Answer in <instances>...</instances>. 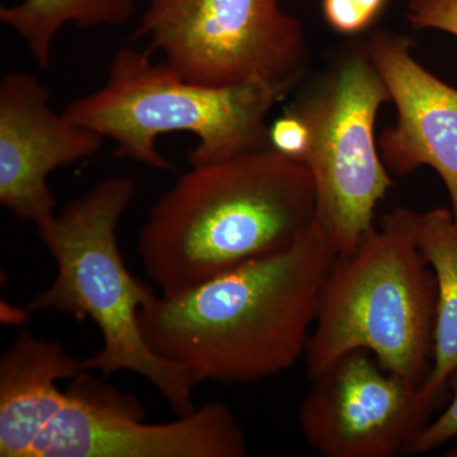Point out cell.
I'll use <instances>...</instances> for the list:
<instances>
[{
    "instance_id": "cell-12",
    "label": "cell",
    "mask_w": 457,
    "mask_h": 457,
    "mask_svg": "<svg viewBox=\"0 0 457 457\" xmlns=\"http://www.w3.org/2000/svg\"><path fill=\"white\" fill-rule=\"evenodd\" d=\"M84 371L56 341L23 330L0 360V456L31 457L36 442L65 404L59 381Z\"/></svg>"
},
{
    "instance_id": "cell-18",
    "label": "cell",
    "mask_w": 457,
    "mask_h": 457,
    "mask_svg": "<svg viewBox=\"0 0 457 457\" xmlns=\"http://www.w3.org/2000/svg\"><path fill=\"white\" fill-rule=\"evenodd\" d=\"M270 145L288 158L302 162L309 145V130L296 114L286 111L270 123Z\"/></svg>"
},
{
    "instance_id": "cell-10",
    "label": "cell",
    "mask_w": 457,
    "mask_h": 457,
    "mask_svg": "<svg viewBox=\"0 0 457 457\" xmlns=\"http://www.w3.org/2000/svg\"><path fill=\"white\" fill-rule=\"evenodd\" d=\"M65 393L31 457L248 456L245 431L224 403H206L174 422L145 423Z\"/></svg>"
},
{
    "instance_id": "cell-1",
    "label": "cell",
    "mask_w": 457,
    "mask_h": 457,
    "mask_svg": "<svg viewBox=\"0 0 457 457\" xmlns=\"http://www.w3.org/2000/svg\"><path fill=\"white\" fill-rule=\"evenodd\" d=\"M336 249L317 219L290 248L249 261L139 312L144 339L196 384H252L305 356Z\"/></svg>"
},
{
    "instance_id": "cell-6",
    "label": "cell",
    "mask_w": 457,
    "mask_h": 457,
    "mask_svg": "<svg viewBox=\"0 0 457 457\" xmlns=\"http://www.w3.org/2000/svg\"><path fill=\"white\" fill-rule=\"evenodd\" d=\"M389 90L365 42L345 47L299 98L285 108L303 120L309 145L302 163L315 187V219L338 257L374 227L375 210L394 186L375 135Z\"/></svg>"
},
{
    "instance_id": "cell-5",
    "label": "cell",
    "mask_w": 457,
    "mask_h": 457,
    "mask_svg": "<svg viewBox=\"0 0 457 457\" xmlns=\"http://www.w3.org/2000/svg\"><path fill=\"white\" fill-rule=\"evenodd\" d=\"M288 95L258 80L230 87L192 83L147 51L121 47L106 83L62 113L112 141L117 158L170 171L176 165L156 146L162 135L182 131L197 137L187 156L191 167L267 149L269 114Z\"/></svg>"
},
{
    "instance_id": "cell-2",
    "label": "cell",
    "mask_w": 457,
    "mask_h": 457,
    "mask_svg": "<svg viewBox=\"0 0 457 457\" xmlns=\"http://www.w3.org/2000/svg\"><path fill=\"white\" fill-rule=\"evenodd\" d=\"M315 219V187L302 162L273 147L191 167L141 228L137 252L163 295L286 251Z\"/></svg>"
},
{
    "instance_id": "cell-19",
    "label": "cell",
    "mask_w": 457,
    "mask_h": 457,
    "mask_svg": "<svg viewBox=\"0 0 457 457\" xmlns=\"http://www.w3.org/2000/svg\"><path fill=\"white\" fill-rule=\"evenodd\" d=\"M447 456L457 457V438L455 440V446H453V449L450 450V453H447Z\"/></svg>"
},
{
    "instance_id": "cell-17",
    "label": "cell",
    "mask_w": 457,
    "mask_h": 457,
    "mask_svg": "<svg viewBox=\"0 0 457 457\" xmlns=\"http://www.w3.org/2000/svg\"><path fill=\"white\" fill-rule=\"evenodd\" d=\"M407 20L416 29H437L457 37V0H408Z\"/></svg>"
},
{
    "instance_id": "cell-3",
    "label": "cell",
    "mask_w": 457,
    "mask_h": 457,
    "mask_svg": "<svg viewBox=\"0 0 457 457\" xmlns=\"http://www.w3.org/2000/svg\"><path fill=\"white\" fill-rule=\"evenodd\" d=\"M135 192L137 183L129 177L99 180L59 215L37 227L57 272L53 284L33 297L27 309L92 320L101 330L104 347L82 360L84 371L143 376L179 417L186 416L196 409V381L147 345L139 312L156 296L149 285L131 275L119 248L117 228Z\"/></svg>"
},
{
    "instance_id": "cell-16",
    "label": "cell",
    "mask_w": 457,
    "mask_h": 457,
    "mask_svg": "<svg viewBox=\"0 0 457 457\" xmlns=\"http://www.w3.org/2000/svg\"><path fill=\"white\" fill-rule=\"evenodd\" d=\"M451 399L441 413L432 418L405 449L404 455H420L440 449L457 438V371L449 381Z\"/></svg>"
},
{
    "instance_id": "cell-15",
    "label": "cell",
    "mask_w": 457,
    "mask_h": 457,
    "mask_svg": "<svg viewBox=\"0 0 457 457\" xmlns=\"http://www.w3.org/2000/svg\"><path fill=\"white\" fill-rule=\"evenodd\" d=\"M387 0H323L321 12L328 26L341 35L366 31L383 13Z\"/></svg>"
},
{
    "instance_id": "cell-11",
    "label": "cell",
    "mask_w": 457,
    "mask_h": 457,
    "mask_svg": "<svg viewBox=\"0 0 457 457\" xmlns=\"http://www.w3.org/2000/svg\"><path fill=\"white\" fill-rule=\"evenodd\" d=\"M365 46L398 112L395 125L378 137L384 164L396 177L432 168L457 220V89L417 62L408 36L381 29Z\"/></svg>"
},
{
    "instance_id": "cell-14",
    "label": "cell",
    "mask_w": 457,
    "mask_h": 457,
    "mask_svg": "<svg viewBox=\"0 0 457 457\" xmlns=\"http://www.w3.org/2000/svg\"><path fill=\"white\" fill-rule=\"evenodd\" d=\"M132 13L134 0H21L0 8V21L25 41L36 65L46 69L62 27L122 26Z\"/></svg>"
},
{
    "instance_id": "cell-7",
    "label": "cell",
    "mask_w": 457,
    "mask_h": 457,
    "mask_svg": "<svg viewBox=\"0 0 457 457\" xmlns=\"http://www.w3.org/2000/svg\"><path fill=\"white\" fill-rule=\"evenodd\" d=\"M281 0H152L134 38L192 83L264 82L291 92L309 65L299 18Z\"/></svg>"
},
{
    "instance_id": "cell-8",
    "label": "cell",
    "mask_w": 457,
    "mask_h": 457,
    "mask_svg": "<svg viewBox=\"0 0 457 457\" xmlns=\"http://www.w3.org/2000/svg\"><path fill=\"white\" fill-rule=\"evenodd\" d=\"M297 422L326 457L403 453L444 404L387 371L369 351H352L311 378Z\"/></svg>"
},
{
    "instance_id": "cell-4",
    "label": "cell",
    "mask_w": 457,
    "mask_h": 457,
    "mask_svg": "<svg viewBox=\"0 0 457 457\" xmlns=\"http://www.w3.org/2000/svg\"><path fill=\"white\" fill-rule=\"evenodd\" d=\"M422 213L396 207L328 276L305 352L309 378L352 351L420 387L431 372L436 279L418 243Z\"/></svg>"
},
{
    "instance_id": "cell-9",
    "label": "cell",
    "mask_w": 457,
    "mask_h": 457,
    "mask_svg": "<svg viewBox=\"0 0 457 457\" xmlns=\"http://www.w3.org/2000/svg\"><path fill=\"white\" fill-rule=\"evenodd\" d=\"M104 137L54 112L37 77L11 71L0 82V204L36 227L56 215L51 171L97 154Z\"/></svg>"
},
{
    "instance_id": "cell-13",
    "label": "cell",
    "mask_w": 457,
    "mask_h": 457,
    "mask_svg": "<svg viewBox=\"0 0 457 457\" xmlns=\"http://www.w3.org/2000/svg\"><path fill=\"white\" fill-rule=\"evenodd\" d=\"M418 243L436 279L432 369L420 387L446 404L457 371V220L451 209L436 207L420 215Z\"/></svg>"
}]
</instances>
